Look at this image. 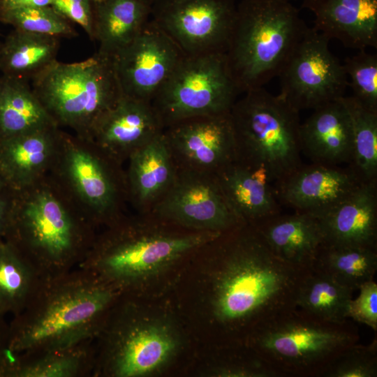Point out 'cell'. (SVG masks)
Returning a JSON list of instances; mask_svg holds the SVG:
<instances>
[{
  "label": "cell",
  "instance_id": "obj_16",
  "mask_svg": "<svg viewBox=\"0 0 377 377\" xmlns=\"http://www.w3.org/2000/svg\"><path fill=\"white\" fill-rule=\"evenodd\" d=\"M362 184L348 166L303 163L274 184L281 205L319 218Z\"/></svg>",
  "mask_w": 377,
  "mask_h": 377
},
{
  "label": "cell",
  "instance_id": "obj_37",
  "mask_svg": "<svg viewBox=\"0 0 377 377\" xmlns=\"http://www.w3.org/2000/svg\"><path fill=\"white\" fill-rule=\"evenodd\" d=\"M51 6L66 20L80 26L94 40L92 0H52Z\"/></svg>",
  "mask_w": 377,
  "mask_h": 377
},
{
  "label": "cell",
  "instance_id": "obj_29",
  "mask_svg": "<svg viewBox=\"0 0 377 377\" xmlns=\"http://www.w3.org/2000/svg\"><path fill=\"white\" fill-rule=\"evenodd\" d=\"M96 362L94 339L31 354H17L15 377H87Z\"/></svg>",
  "mask_w": 377,
  "mask_h": 377
},
{
  "label": "cell",
  "instance_id": "obj_39",
  "mask_svg": "<svg viewBox=\"0 0 377 377\" xmlns=\"http://www.w3.org/2000/svg\"><path fill=\"white\" fill-rule=\"evenodd\" d=\"M0 314V377H15L17 354L9 348L8 324Z\"/></svg>",
  "mask_w": 377,
  "mask_h": 377
},
{
  "label": "cell",
  "instance_id": "obj_45",
  "mask_svg": "<svg viewBox=\"0 0 377 377\" xmlns=\"http://www.w3.org/2000/svg\"><path fill=\"white\" fill-rule=\"evenodd\" d=\"M272 1H291L293 0H272Z\"/></svg>",
  "mask_w": 377,
  "mask_h": 377
},
{
  "label": "cell",
  "instance_id": "obj_1",
  "mask_svg": "<svg viewBox=\"0 0 377 377\" xmlns=\"http://www.w3.org/2000/svg\"><path fill=\"white\" fill-rule=\"evenodd\" d=\"M120 294L80 267L43 278L24 310L8 324L10 351L31 354L94 339Z\"/></svg>",
  "mask_w": 377,
  "mask_h": 377
},
{
  "label": "cell",
  "instance_id": "obj_34",
  "mask_svg": "<svg viewBox=\"0 0 377 377\" xmlns=\"http://www.w3.org/2000/svg\"><path fill=\"white\" fill-rule=\"evenodd\" d=\"M1 23L13 29L59 38L77 35L69 21L51 6L4 9Z\"/></svg>",
  "mask_w": 377,
  "mask_h": 377
},
{
  "label": "cell",
  "instance_id": "obj_14",
  "mask_svg": "<svg viewBox=\"0 0 377 377\" xmlns=\"http://www.w3.org/2000/svg\"><path fill=\"white\" fill-rule=\"evenodd\" d=\"M185 56L150 18L135 38L112 57L122 94L151 103Z\"/></svg>",
  "mask_w": 377,
  "mask_h": 377
},
{
  "label": "cell",
  "instance_id": "obj_35",
  "mask_svg": "<svg viewBox=\"0 0 377 377\" xmlns=\"http://www.w3.org/2000/svg\"><path fill=\"white\" fill-rule=\"evenodd\" d=\"M344 59L345 73L353 96L366 108L377 112V55L365 50Z\"/></svg>",
  "mask_w": 377,
  "mask_h": 377
},
{
  "label": "cell",
  "instance_id": "obj_25",
  "mask_svg": "<svg viewBox=\"0 0 377 377\" xmlns=\"http://www.w3.org/2000/svg\"><path fill=\"white\" fill-rule=\"evenodd\" d=\"M349 340L343 332L304 323H290L265 332L261 348L280 360L308 363L329 355Z\"/></svg>",
  "mask_w": 377,
  "mask_h": 377
},
{
  "label": "cell",
  "instance_id": "obj_28",
  "mask_svg": "<svg viewBox=\"0 0 377 377\" xmlns=\"http://www.w3.org/2000/svg\"><path fill=\"white\" fill-rule=\"evenodd\" d=\"M60 38L13 29L0 45L2 75L31 81L56 61Z\"/></svg>",
  "mask_w": 377,
  "mask_h": 377
},
{
  "label": "cell",
  "instance_id": "obj_26",
  "mask_svg": "<svg viewBox=\"0 0 377 377\" xmlns=\"http://www.w3.org/2000/svg\"><path fill=\"white\" fill-rule=\"evenodd\" d=\"M93 15L98 51L112 57L141 31L150 19L151 6L140 0H94Z\"/></svg>",
  "mask_w": 377,
  "mask_h": 377
},
{
  "label": "cell",
  "instance_id": "obj_36",
  "mask_svg": "<svg viewBox=\"0 0 377 377\" xmlns=\"http://www.w3.org/2000/svg\"><path fill=\"white\" fill-rule=\"evenodd\" d=\"M359 289V296L350 302L348 317H351L376 330L377 329V285L371 280L361 285Z\"/></svg>",
  "mask_w": 377,
  "mask_h": 377
},
{
  "label": "cell",
  "instance_id": "obj_15",
  "mask_svg": "<svg viewBox=\"0 0 377 377\" xmlns=\"http://www.w3.org/2000/svg\"><path fill=\"white\" fill-rule=\"evenodd\" d=\"M163 132L179 169L215 174L237 159L230 112L186 119Z\"/></svg>",
  "mask_w": 377,
  "mask_h": 377
},
{
  "label": "cell",
  "instance_id": "obj_5",
  "mask_svg": "<svg viewBox=\"0 0 377 377\" xmlns=\"http://www.w3.org/2000/svg\"><path fill=\"white\" fill-rule=\"evenodd\" d=\"M307 28L290 1L242 0L226 51L239 93L279 77Z\"/></svg>",
  "mask_w": 377,
  "mask_h": 377
},
{
  "label": "cell",
  "instance_id": "obj_46",
  "mask_svg": "<svg viewBox=\"0 0 377 377\" xmlns=\"http://www.w3.org/2000/svg\"><path fill=\"white\" fill-rule=\"evenodd\" d=\"M0 45H1V42H0Z\"/></svg>",
  "mask_w": 377,
  "mask_h": 377
},
{
  "label": "cell",
  "instance_id": "obj_22",
  "mask_svg": "<svg viewBox=\"0 0 377 377\" xmlns=\"http://www.w3.org/2000/svg\"><path fill=\"white\" fill-rule=\"evenodd\" d=\"M340 98L313 110V113L300 124L302 153L312 163L332 165H348L350 163L352 126Z\"/></svg>",
  "mask_w": 377,
  "mask_h": 377
},
{
  "label": "cell",
  "instance_id": "obj_12",
  "mask_svg": "<svg viewBox=\"0 0 377 377\" xmlns=\"http://www.w3.org/2000/svg\"><path fill=\"white\" fill-rule=\"evenodd\" d=\"M237 15L233 0H156L151 20L186 55L226 52Z\"/></svg>",
  "mask_w": 377,
  "mask_h": 377
},
{
  "label": "cell",
  "instance_id": "obj_40",
  "mask_svg": "<svg viewBox=\"0 0 377 377\" xmlns=\"http://www.w3.org/2000/svg\"><path fill=\"white\" fill-rule=\"evenodd\" d=\"M14 191L6 188L0 191V238H3L10 222Z\"/></svg>",
  "mask_w": 377,
  "mask_h": 377
},
{
  "label": "cell",
  "instance_id": "obj_3",
  "mask_svg": "<svg viewBox=\"0 0 377 377\" xmlns=\"http://www.w3.org/2000/svg\"><path fill=\"white\" fill-rule=\"evenodd\" d=\"M153 214H124L96 235L78 267L89 271L121 293L163 267L196 251L221 233L182 228Z\"/></svg>",
  "mask_w": 377,
  "mask_h": 377
},
{
  "label": "cell",
  "instance_id": "obj_38",
  "mask_svg": "<svg viewBox=\"0 0 377 377\" xmlns=\"http://www.w3.org/2000/svg\"><path fill=\"white\" fill-rule=\"evenodd\" d=\"M335 377H373L376 376V367L374 361L360 357L348 358L339 363L333 369Z\"/></svg>",
  "mask_w": 377,
  "mask_h": 377
},
{
  "label": "cell",
  "instance_id": "obj_27",
  "mask_svg": "<svg viewBox=\"0 0 377 377\" xmlns=\"http://www.w3.org/2000/svg\"><path fill=\"white\" fill-rule=\"evenodd\" d=\"M53 126H58L29 81L1 74L0 139Z\"/></svg>",
  "mask_w": 377,
  "mask_h": 377
},
{
  "label": "cell",
  "instance_id": "obj_47",
  "mask_svg": "<svg viewBox=\"0 0 377 377\" xmlns=\"http://www.w3.org/2000/svg\"><path fill=\"white\" fill-rule=\"evenodd\" d=\"M94 1V0H92V1Z\"/></svg>",
  "mask_w": 377,
  "mask_h": 377
},
{
  "label": "cell",
  "instance_id": "obj_42",
  "mask_svg": "<svg viewBox=\"0 0 377 377\" xmlns=\"http://www.w3.org/2000/svg\"><path fill=\"white\" fill-rule=\"evenodd\" d=\"M6 188H8V186H6L3 177L0 174V191L4 190Z\"/></svg>",
  "mask_w": 377,
  "mask_h": 377
},
{
  "label": "cell",
  "instance_id": "obj_2",
  "mask_svg": "<svg viewBox=\"0 0 377 377\" xmlns=\"http://www.w3.org/2000/svg\"><path fill=\"white\" fill-rule=\"evenodd\" d=\"M96 228L47 174L14 191L9 226L3 239L45 278L78 267L94 242Z\"/></svg>",
  "mask_w": 377,
  "mask_h": 377
},
{
  "label": "cell",
  "instance_id": "obj_18",
  "mask_svg": "<svg viewBox=\"0 0 377 377\" xmlns=\"http://www.w3.org/2000/svg\"><path fill=\"white\" fill-rule=\"evenodd\" d=\"M315 16L313 28L347 47H377V0H302Z\"/></svg>",
  "mask_w": 377,
  "mask_h": 377
},
{
  "label": "cell",
  "instance_id": "obj_20",
  "mask_svg": "<svg viewBox=\"0 0 377 377\" xmlns=\"http://www.w3.org/2000/svg\"><path fill=\"white\" fill-rule=\"evenodd\" d=\"M318 219L323 245L376 248L377 181L361 184L350 195Z\"/></svg>",
  "mask_w": 377,
  "mask_h": 377
},
{
  "label": "cell",
  "instance_id": "obj_43",
  "mask_svg": "<svg viewBox=\"0 0 377 377\" xmlns=\"http://www.w3.org/2000/svg\"><path fill=\"white\" fill-rule=\"evenodd\" d=\"M4 10L3 0H0V23H1V18Z\"/></svg>",
  "mask_w": 377,
  "mask_h": 377
},
{
  "label": "cell",
  "instance_id": "obj_7",
  "mask_svg": "<svg viewBox=\"0 0 377 377\" xmlns=\"http://www.w3.org/2000/svg\"><path fill=\"white\" fill-rule=\"evenodd\" d=\"M31 82L57 126L83 138L123 95L112 57L98 51L81 61L57 60Z\"/></svg>",
  "mask_w": 377,
  "mask_h": 377
},
{
  "label": "cell",
  "instance_id": "obj_10",
  "mask_svg": "<svg viewBox=\"0 0 377 377\" xmlns=\"http://www.w3.org/2000/svg\"><path fill=\"white\" fill-rule=\"evenodd\" d=\"M110 311L94 339V376L140 377L164 366L178 341L166 325L139 319L130 304Z\"/></svg>",
  "mask_w": 377,
  "mask_h": 377
},
{
  "label": "cell",
  "instance_id": "obj_24",
  "mask_svg": "<svg viewBox=\"0 0 377 377\" xmlns=\"http://www.w3.org/2000/svg\"><path fill=\"white\" fill-rule=\"evenodd\" d=\"M253 226L271 251L292 265L316 258L324 244L319 220L309 214L280 212Z\"/></svg>",
  "mask_w": 377,
  "mask_h": 377
},
{
  "label": "cell",
  "instance_id": "obj_8",
  "mask_svg": "<svg viewBox=\"0 0 377 377\" xmlns=\"http://www.w3.org/2000/svg\"><path fill=\"white\" fill-rule=\"evenodd\" d=\"M96 228L125 214L126 171L94 142L61 130L48 173Z\"/></svg>",
  "mask_w": 377,
  "mask_h": 377
},
{
  "label": "cell",
  "instance_id": "obj_11",
  "mask_svg": "<svg viewBox=\"0 0 377 377\" xmlns=\"http://www.w3.org/2000/svg\"><path fill=\"white\" fill-rule=\"evenodd\" d=\"M325 36L308 27L279 77V95L300 112L316 109L344 96L348 80Z\"/></svg>",
  "mask_w": 377,
  "mask_h": 377
},
{
  "label": "cell",
  "instance_id": "obj_31",
  "mask_svg": "<svg viewBox=\"0 0 377 377\" xmlns=\"http://www.w3.org/2000/svg\"><path fill=\"white\" fill-rule=\"evenodd\" d=\"M353 131V153L348 166L362 183L377 181V112L353 96H343Z\"/></svg>",
  "mask_w": 377,
  "mask_h": 377
},
{
  "label": "cell",
  "instance_id": "obj_13",
  "mask_svg": "<svg viewBox=\"0 0 377 377\" xmlns=\"http://www.w3.org/2000/svg\"><path fill=\"white\" fill-rule=\"evenodd\" d=\"M149 212L193 231L222 234L244 223L230 205L215 174L179 168L170 188Z\"/></svg>",
  "mask_w": 377,
  "mask_h": 377
},
{
  "label": "cell",
  "instance_id": "obj_30",
  "mask_svg": "<svg viewBox=\"0 0 377 377\" xmlns=\"http://www.w3.org/2000/svg\"><path fill=\"white\" fill-rule=\"evenodd\" d=\"M43 278L13 244L0 238L1 315L21 313Z\"/></svg>",
  "mask_w": 377,
  "mask_h": 377
},
{
  "label": "cell",
  "instance_id": "obj_41",
  "mask_svg": "<svg viewBox=\"0 0 377 377\" xmlns=\"http://www.w3.org/2000/svg\"><path fill=\"white\" fill-rule=\"evenodd\" d=\"M52 0H3L4 9L51 6Z\"/></svg>",
  "mask_w": 377,
  "mask_h": 377
},
{
  "label": "cell",
  "instance_id": "obj_9",
  "mask_svg": "<svg viewBox=\"0 0 377 377\" xmlns=\"http://www.w3.org/2000/svg\"><path fill=\"white\" fill-rule=\"evenodd\" d=\"M239 94L226 52L186 55L151 104L164 129L186 119L229 112Z\"/></svg>",
  "mask_w": 377,
  "mask_h": 377
},
{
  "label": "cell",
  "instance_id": "obj_21",
  "mask_svg": "<svg viewBox=\"0 0 377 377\" xmlns=\"http://www.w3.org/2000/svg\"><path fill=\"white\" fill-rule=\"evenodd\" d=\"M61 130L53 126L0 139V174L8 188L20 190L49 173Z\"/></svg>",
  "mask_w": 377,
  "mask_h": 377
},
{
  "label": "cell",
  "instance_id": "obj_19",
  "mask_svg": "<svg viewBox=\"0 0 377 377\" xmlns=\"http://www.w3.org/2000/svg\"><path fill=\"white\" fill-rule=\"evenodd\" d=\"M127 162L128 205L137 212L148 213L170 188L178 171L163 132L135 151Z\"/></svg>",
  "mask_w": 377,
  "mask_h": 377
},
{
  "label": "cell",
  "instance_id": "obj_17",
  "mask_svg": "<svg viewBox=\"0 0 377 377\" xmlns=\"http://www.w3.org/2000/svg\"><path fill=\"white\" fill-rule=\"evenodd\" d=\"M163 130L151 103L122 95L86 139L124 165L135 151Z\"/></svg>",
  "mask_w": 377,
  "mask_h": 377
},
{
  "label": "cell",
  "instance_id": "obj_4",
  "mask_svg": "<svg viewBox=\"0 0 377 377\" xmlns=\"http://www.w3.org/2000/svg\"><path fill=\"white\" fill-rule=\"evenodd\" d=\"M223 235L225 263L216 286V318L235 323L279 307L295 285L294 265L276 256L253 225L242 224Z\"/></svg>",
  "mask_w": 377,
  "mask_h": 377
},
{
  "label": "cell",
  "instance_id": "obj_6",
  "mask_svg": "<svg viewBox=\"0 0 377 377\" xmlns=\"http://www.w3.org/2000/svg\"><path fill=\"white\" fill-rule=\"evenodd\" d=\"M230 111L237 159L277 183L302 164L299 112L263 87L243 93Z\"/></svg>",
  "mask_w": 377,
  "mask_h": 377
},
{
  "label": "cell",
  "instance_id": "obj_44",
  "mask_svg": "<svg viewBox=\"0 0 377 377\" xmlns=\"http://www.w3.org/2000/svg\"><path fill=\"white\" fill-rule=\"evenodd\" d=\"M142 2H144L145 3H147L148 5H149L150 6L156 1V0H140Z\"/></svg>",
  "mask_w": 377,
  "mask_h": 377
},
{
  "label": "cell",
  "instance_id": "obj_23",
  "mask_svg": "<svg viewBox=\"0 0 377 377\" xmlns=\"http://www.w3.org/2000/svg\"><path fill=\"white\" fill-rule=\"evenodd\" d=\"M215 175L230 205L244 223L256 225L281 212V206L265 170L235 159Z\"/></svg>",
  "mask_w": 377,
  "mask_h": 377
},
{
  "label": "cell",
  "instance_id": "obj_33",
  "mask_svg": "<svg viewBox=\"0 0 377 377\" xmlns=\"http://www.w3.org/2000/svg\"><path fill=\"white\" fill-rule=\"evenodd\" d=\"M318 256L327 274L353 290L373 280L377 268L376 248L323 245Z\"/></svg>",
  "mask_w": 377,
  "mask_h": 377
},
{
  "label": "cell",
  "instance_id": "obj_32",
  "mask_svg": "<svg viewBox=\"0 0 377 377\" xmlns=\"http://www.w3.org/2000/svg\"><path fill=\"white\" fill-rule=\"evenodd\" d=\"M352 291L325 274L306 280L299 288L296 302L325 321L340 323L348 318Z\"/></svg>",
  "mask_w": 377,
  "mask_h": 377
}]
</instances>
